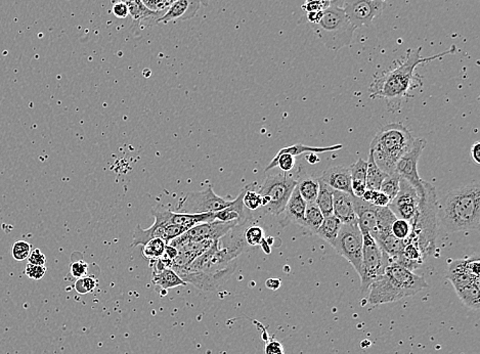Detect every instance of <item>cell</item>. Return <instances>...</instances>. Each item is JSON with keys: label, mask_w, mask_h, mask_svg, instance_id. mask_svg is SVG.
<instances>
[{"label": "cell", "mask_w": 480, "mask_h": 354, "mask_svg": "<svg viewBox=\"0 0 480 354\" xmlns=\"http://www.w3.org/2000/svg\"><path fill=\"white\" fill-rule=\"evenodd\" d=\"M244 232L232 237V243L221 246V240L214 242L205 253L196 258L186 269L175 271L186 283L203 291H216L235 271V260L245 250Z\"/></svg>", "instance_id": "obj_1"}, {"label": "cell", "mask_w": 480, "mask_h": 354, "mask_svg": "<svg viewBox=\"0 0 480 354\" xmlns=\"http://www.w3.org/2000/svg\"><path fill=\"white\" fill-rule=\"evenodd\" d=\"M421 50L422 47L409 49L406 59L397 68L383 73L380 77L375 79L371 85L372 98L387 100L388 109L392 112L397 111L401 106L402 100L408 97L409 91L417 88L416 81H420V78L416 77V68L421 64L429 63L434 59H440L447 54H454L456 47L452 45L451 49L427 58L421 57Z\"/></svg>", "instance_id": "obj_2"}, {"label": "cell", "mask_w": 480, "mask_h": 354, "mask_svg": "<svg viewBox=\"0 0 480 354\" xmlns=\"http://www.w3.org/2000/svg\"><path fill=\"white\" fill-rule=\"evenodd\" d=\"M438 225L449 234L479 230L480 184L472 182L452 189L438 200Z\"/></svg>", "instance_id": "obj_3"}, {"label": "cell", "mask_w": 480, "mask_h": 354, "mask_svg": "<svg viewBox=\"0 0 480 354\" xmlns=\"http://www.w3.org/2000/svg\"><path fill=\"white\" fill-rule=\"evenodd\" d=\"M428 287L424 276L416 275L397 262L390 261L385 273L370 285L368 302L377 306L397 302Z\"/></svg>", "instance_id": "obj_4"}, {"label": "cell", "mask_w": 480, "mask_h": 354, "mask_svg": "<svg viewBox=\"0 0 480 354\" xmlns=\"http://www.w3.org/2000/svg\"><path fill=\"white\" fill-rule=\"evenodd\" d=\"M424 194L420 199L417 216L411 223L410 236L404 243H413L418 247L425 260L435 251L438 237V196L433 184L423 180Z\"/></svg>", "instance_id": "obj_5"}, {"label": "cell", "mask_w": 480, "mask_h": 354, "mask_svg": "<svg viewBox=\"0 0 480 354\" xmlns=\"http://www.w3.org/2000/svg\"><path fill=\"white\" fill-rule=\"evenodd\" d=\"M415 138L401 123L386 125L377 132L370 146L374 161L386 175L395 173L397 161L413 146Z\"/></svg>", "instance_id": "obj_6"}, {"label": "cell", "mask_w": 480, "mask_h": 354, "mask_svg": "<svg viewBox=\"0 0 480 354\" xmlns=\"http://www.w3.org/2000/svg\"><path fill=\"white\" fill-rule=\"evenodd\" d=\"M315 34L324 47L331 50H339L351 47L356 28L343 8L328 6L320 13L319 18L312 23Z\"/></svg>", "instance_id": "obj_7"}, {"label": "cell", "mask_w": 480, "mask_h": 354, "mask_svg": "<svg viewBox=\"0 0 480 354\" xmlns=\"http://www.w3.org/2000/svg\"><path fill=\"white\" fill-rule=\"evenodd\" d=\"M296 184V179L283 171L267 175L257 191L262 197V207L273 216H281Z\"/></svg>", "instance_id": "obj_8"}, {"label": "cell", "mask_w": 480, "mask_h": 354, "mask_svg": "<svg viewBox=\"0 0 480 354\" xmlns=\"http://www.w3.org/2000/svg\"><path fill=\"white\" fill-rule=\"evenodd\" d=\"M363 234V264L361 273V291L370 289L373 283L381 278L385 273L386 267L392 261L388 255L383 252L374 237L368 232Z\"/></svg>", "instance_id": "obj_9"}, {"label": "cell", "mask_w": 480, "mask_h": 354, "mask_svg": "<svg viewBox=\"0 0 480 354\" xmlns=\"http://www.w3.org/2000/svg\"><path fill=\"white\" fill-rule=\"evenodd\" d=\"M332 247L338 254L343 256L354 267L358 276H361L363 264V234L358 221L349 225H342Z\"/></svg>", "instance_id": "obj_10"}, {"label": "cell", "mask_w": 480, "mask_h": 354, "mask_svg": "<svg viewBox=\"0 0 480 354\" xmlns=\"http://www.w3.org/2000/svg\"><path fill=\"white\" fill-rule=\"evenodd\" d=\"M232 201H226L214 193L211 186L202 191H191L178 201L175 210L178 213H216L225 209Z\"/></svg>", "instance_id": "obj_11"}, {"label": "cell", "mask_w": 480, "mask_h": 354, "mask_svg": "<svg viewBox=\"0 0 480 354\" xmlns=\"http://www.w3.org/2000/svg\"><path fill=\"white\" fill-rule=\"evenodd\" d=\"M235 227H239V225L235 223H223V221L219 220L200 223V225L189 228L180 237L169 242L168 244L175 247V248L180 249L187 244L193 243V242L205 241V240L216 241V240L223 239Z\"/></svg>", "instance_id": "obj_12"}, {"label": "cell", "mask_w": 480, "mask_h": 354, "mask_svg": "<svg viewBox=\"0 0 480 354\" xmlns=\"http://www.w3.org/2000/svg\"><path fill=\"white\" fill-rule=\"evenodd\" d=\"M425 147L426 141L424 138L415 139L410 150L397 161L395 166V172L414 187L420 198L424 194V186L418 173V161Z\"/></svg>", "instance_id": "obj_13"}, {"label": "cell", "mask_w": 480, "mask_h": 354, "mask_svg": "<svg viewBox=\"0 0 480 354\" xmlns=\"http://www.w3.org/2000/svg\"><path fill=\"white\" fill-rule=\"evenodd\" d=\"M385 8L383 0H345L343 11L354 28L370 26L373 20L382 13Z\"/></svg>", "instance_id": "obj_14"}, {"label": "cell", "mask_w": 480, "mask_h": 354, "mask_svg": "<svg viewBox=\"0 0 480 354\" xmlns=\"http://www.w3.org/2000/svg\"><path fill=\"white\" fill-rule=\"evenodd\" d=\"M420 199L414 187L401 177L399 194L388 207L397 218L404 219L411 225L419 209Z\"/></svg>", "instance_id": "obj_15"}, {"label": "cell", "mask_w": 480, "mask_h": 354, "mask_svg": "<svg viewBox=\"0 0 480 354\" xmlns=\"http://www.w3.org/2000/svg\"><path fill=\"white\" fill-rule=\"evenodd\" d=\"M187 230V228L172 225H160V223H154V225L147 228V230H144V228L137 225L136 230H134L131 246H144L153 239H161L168 244L169 242L172 241L175 237H180V235L184 234Z\"/></svg>", "instance_id": "obj_16"}, {"label": "cell", "mask_w": 480, "mask_h": 354, "mask_svg": "<svg viewBox=\"0 0 480 354\" xmlns=\"http://www.w3.org/2000/svg\"><path fill=\"white\" fill-rule=\"evenodd\" d=\"M155 223L160 225H172L178 227L187 228V230L197 225L204 223H211L216 220V213L186 214L173 212L171 210H152Z\"/></svg>", "instance_id": "obj_17"}, {"label": "cell", "mask_w": 480, "mask_h": 354, "mask_svg": "<svg viewBox=\"0 0 480 354\" xmlns=\"http://www.w3.org/2000/svg\"><path fill=\"white\" fill-rule=\"evenodd\" d=\"M202 4H207L208 0H177L167 8L161 17L158 18L155 24L192 19L200 10Z\"/></svg>", "instance_id": "obj_18"}, {"label": "cell", "mask_w": 480, "mask_h": 354, "mask_svg": "<svg viewBox=\"0 0 480 354\" xmlns=\"http://www.w3.org/2000/svg\"><path fill=\"white\" fill-rule=\"evenodd\" d=\"M319 179L335 191H343V193L353 196V189H351V167L344 165L333 166L324 170Z\"/></svg>", "instance_id": "obj_19"}, {"label": "cell", "mask_w": 480, "mask_h": 354, "mask_svg": "<svg viewBox=\"0 0 480 354\" xmlns=\"http://www.w3.org/2000/svg\"><path fill=\"white\" fill-rule=\"evenodd\" d=\"M353 208L356 212V220L361 232H368L374 236L377 230V206L370 204L362 198L354 197Z\"/></svg>", "instance_id": "obj_20"}, {"label": "cell", "mask_w": 480, "mask_h": 354, "mask_svg": "<svg viewBox=\"0 0 480 354\" xmlns=\"http://www.w3.org/2000/svg\"><path fill=\"white\" fill-rule=\"evenodd\" d=\"M306 206H308V203L301 197L297 187H295L283 212L284 218L281 221L282 227H287L290 223L304 227Z\"/></svg>", "instance_id": "obj_21"}, {"label": "cell", "mask_w": 480, "mask_h": 354, "mask_svg": "<svg viewBox=\"0 0 480 354\" xmlns=\"http://www.w3.org/2000/svg\"><path fill=\"white\" fill-rule=\"evenodd\" d=\"M247 187L242 189L235 200L225 209L216 212V220L223 221V223H235L239 225H244L248 223L249 216L247 214L246 208L243 204L244 194H245Z\"/></svg>", "instance_id": "obj_22"}, {"label": "cell", "mask_w": 480, "mask_h": 354, "mask_svg": "<svg viewBox=\"0 0 480 354\" xmlns=\"http://www.w3.org/2000/svg\"><path fill=\"white\" fill-rule=\"evenodd\" d=\"M353 196L334 189L333 216L339 219L342 225L356 223L353 208Z\"/></svg>", "instance_id": "obj_23"}, {"label": "cell", "mask_w": 480, "mask_h": 354, "mask_svg": "<svg viewBox=\"0 0 480 354\" xmlns=\"http://www.w3.org/2000/svg\"><path fill=\"white\" fill-rule=\"evenodd\" d=\"M351 189L354 197L362 198L367 189L365 178H367V161L358 159L351 166Z\"/></svg>", "instance_id": "obj_24"}, {"label": "cell", "mask_w": 480, "mask_h": 354, "mask_svg": "<svg viewBox=\"0 0 480 354\" xmlns=\"http://www.w3.org/2000/svg\"><path fill=\"white\" fill-rule=\"evenodd\" d=\"M296 187L299 194L306 203L315 202L319 193V179L310 177L306 172H298Z\"/></svg>", "instance_id": "obj_25"}, {"label": "cell", "mask_w": 480, "mask_h": 354, "mask_svg": "<svg viewBox=\"0 0 480 354\" xmlns=\"http://www.w3.org/2000/svg\"><path fill=\"white\" fill-rule=\"evenodd\" d=\"M152 283L164 292L172 288L187 285V283L172 269H165L160 273H153Z\"/></svg>", "instance_id": "obj_26"}, {"label": "cell", "mask_w": 480, "mask_h": 354, "mask_svg": "<svg viewBox=\"0 0 480 354\" xmlns=\"http://www.w3.org/2000/svg\"><path fill=\"white\" fill-rule=\"evenodd\" d=\"M122 1L127 4L129 15L136 23L146 22L148 20H150V22L151 20L156 22L158 13H161L148 10L141 0H122Z\"/></svg>", "instance_id": "obj_27"}, {"label": "cell", "mask_w": 480, "mask_h": 354, "mask_svg": "<svg viewBox=\"0 0 480 354\" xmlns=\"http://www.w3.org/2000/svg\"><path fill=\"white\" fill-rule=\"evenodd\" d=\"M342 223H340L339 219L336 218L334 216H326L322 223L321 227L317 228L315 235L322 237L327 243L334 245L336 239H337L338 234H339L340 228H341Z\"/></svg>", "instance_id": "obj_28"}, {"label": "cell", "mask_w": 480, "mask_h": 354, "mask_svg": "<svg viewBox=\"0 0 480 354\" xmlns=\"http://www.w3.org/2000/svg\"><path fill=\"white\" fill-rule=\"evenodd\" d=\"M456 293L460 297L464 305L469 306L472 309H479L480 307V290L479 283L472 282L469 284L455 287Z\"/></svg>", "instance_id": "obj_29"}, {"label": "cell", "mask_w": 480, "mask_h": 354, "mask_svg": "<svg viewBox=\"0 0 480 354\" xmlns=\"http://www.w3.org/2000/svg\"><path fill=\"white\" fill-rule=\"evenodd\" d=\"M397 219V216L390 207L377 208V230L373 236L374 240L384 235L392 234V227Z\"/></svg>", "instance_id": "obj_30"}, {"label": "cell", "mask_w": 480, "mask_h": 354, "mask_svg": "<svg viewBox=\"0 0 480 354\" xmlns=\"http://www.w3.org/2000/svg\"><path fill=\"white\" fill-rule=\"evenodd\" d=\"M319 193L315 201V204L320 208L324 217L333 216L334 189L321 179H319Z\"/></svg>", "instance_id": "obj_31"}, {"label": "cell", "mask_w": 480, "mask_h": 354, "mask_svg": "<svg viewBox=\"0 0 480 354\" xmlns=\"http://www.w3.org/2000/svg\"><path fill=\"white\" fill-rule=\"evenodd\" d=\"M387 175L377 166L371 153H369V158H368L367 161V178H365L367 189L379 191L381 184H382L383 180L385 179Z\"/></svg>", "instance_id": "obj_32"}, {"label": "cell", "mask_w": 480, "mask_h": 354, "mask_svg": "<svg viewBox=\"0 0 480 354\" xmlns=\"http://www.w3.org/2000/svg\"><path fill=\"white\" fill-rule=\"evenodd\" d=\"M342 145L330 146V147L317 148L310 147V146H305L303 143H295L290 147L283 148L280 150L278 154H290L293 157L300 156L304 153H315V154H323V153L335 152V151L341 150Z\"/></svg>", "instance_id": "obj_33"}, {"label": "cell", "mask_w": 480, "mask_h": 354, "mask_svg": "<svg viewBox=\"0 0 480 354\" xmlns=\"http://www.w3.org/2000/svg\"><path fill=\"white\" fill-rule=\"evenodd\" d=\"M324 216L322 213L320 208L317 206L315 202L308 203L305 210V217H304V227L308 228L312 234H315L317 228L321 227Z\"/></svg>", "instance_id": "obj_34"}, {"label": "cell", "mask_w": 480, "mask_h": 354, "mask_svg": "<svg viewBox=\"0 0 480 354\" xmlns=\"http://www.w3.org/2000/svg\"><path fill=\"white\" fill-rule=\"evenodd\" d=\"M167 243L161 239H153L143 246V255L148 260L158 259L165 252Z\"/></svg>", "instance_id": "obj_35"}, {"label": "cell", "mask_w": 480, "mask_h": 354, "mask_svg": "<svg viewBox=\"0 0 480 354\" xmlns=\"http://www.w3.org/2000/svg\"><path fill=\"white\" fill-rule=\"evenodd\" d=\"M399 182H401V177L395 172L392 173V175H388L385 179L383 180L382 184H381L379 191H382L384 195L387 196L390 203L394 200V198L399 194Z\"/></svg>", "instance_id": "obj_36"}, {"label": "cell", "mask_w": 480, "mask_h": 354, "mask_svg": "<svg viewBox=\"0 0 480 354\" xmlns=\"http://www.w3.org/2000/svg\"><path fill=\"white\" fill-rule=\"evenodd\" d=\"M254 184H249V186H247V189L243 197L244 206H245L246 209L250 210V211H254V210L259 209L262 205V197H260L259 194L252 189Z\"/></svg>", "instance_id": "obj_37"}, {"label": "cell", "mask_w": 480, "mask_h": 354, "mask_svg": "<svg viewBox=\"0 0 480 354\" xmlns=\"http://www.w3.org/2000/svg\"><path fill=\"white\" fill-rule=\"evenodd\" d=\"M362 199L377 207H387L390 204L387 196L384 195L382 191H374V189H365Z\"/></svg>", "instance_id": "obj_38"}, {"label": "cell", "mask_w": 480, "mask_h": 354, "mask_svg": "<svg viewBox=\"0 0 480 354\" xmlns=\"http://www.w3.org/2000/svg\"><path fill=\"white\" fill-rule=\"evenodd\" d=\"M244 237L248 246H259L264 239V230L258 225H253L244 230Z\"/></svg>", "instance_id": "obj_39"}, {"label": "cell", "mask_w": 480, "mask_h": 354, "mask_svg": "<svg viewBox=\"0 0 480 354\" xmlns=\"http://www.w3.org/2000/svg\"><path fill=\"white\" fill-rule=\"evenodd\" d=\"M411 230V223L401 218H397L393 223L392 227V234L393 236L397 237V239L402 240V241H406L408 239L409 236H410Z\"/></svg>", "instance_id": "obj_40"}, {"label": "cell", "mask_w": 480, "mask_h": 354, "mask_svg": "<svg viewBox=\"0 0 480 354\" xmlns=\"http://www.w3.org/2000/svg\"><path fill=\"white\" fill-rule=\"evenodd\" d=\"M97 287L98 281L89 276L78 278L74 285V289L76 290L77 293L81 294V295L91 293V292L95 291Z\"/></svg>", "instance_id": "obj_41"}, {"label": "cell", "mask_w": 480, "mask_h": 354, "mask_svg": "<svg viewBox=\"0 0 480 354\" xmlns=\"http://www.w3.org/2000/svg\"><path fill=\"white\" fill-rule=\"evenodd\" d=\"M31 251L32 246L28 242L18 241L13 244L11 253H13V259L17 260V261H24V260L28 259Z\"/></svg>", "instance_id": "obj_42"}, {"label": "cell", "mask_w": 480, "mask_h": 354, "mask_svg": "<svg viewBox=\"0 0 480 354\" xmlns=\"http://www.w3.org/2000/svg\"><path fill=\"white\" fill-rule=\"evenodd\" d=\"M88 264L83 260L74 261L70 266V273L73 278H80L88 276Z\"/></svg>", "instance_id": "obj_43"}, {"label": "cell", "mask_w": 480, "mask_h": 354, "mask_svg": "<svg viewBox=\"0 0 480 354\" xmlns=\"http://www.w3.org/2000/svg\"><path fill=\"white\" fill-rule=\"evenodd\" d=\"M47 273V267L45 266H35V264H28L25 269V273L32 280H41Z\"/></svg>", "instance_id": "obj_44"}, {"label": "cell", "mask_w": 480, "mask_h": 354, "mask_svg": "<svg viewBox=\"0 0 480 354\" xmlns=\"http://www.w3.org/2000/svg\"><path fill=\"white\" fill-rule=\"evenodd\" d=\"M113 11L114 16L119 19H125L129 16V11H128V8L127 4L122 1V0H117V1H114L113 0Z\"/></svg>", "instance_id": "obj_45"}, {"label": "cell", "mask_w": 480, "mask_h": 354, "mask_svg": "<svg viewBox=\"0 0 480 354\" xmlns=\"http://www.w3.org/2000/svg\"><path fill=\"white\" fill-rule=\"evenodd\" d=\"M28 261V264H35V266H45L47 257L41 252L40 249H35L30 253Z\"/></svg>", "instance_id": "obj_46"}, {"label": "cell", "mask_w": 480, "mask_h": 354, "mask_svg": "<svg viewBox=\"0 0 480 354\" xmlns=\"http://www.w3.org/2000/svg\"><path fill=\"white\" fill-rule=\"evenodd\" d=\"M265 354H285L282 344L276 340H271L265 344Z\"/></svg>", "instance_id": "obj_47"}, {"label": "cell", "mask_w": 480, "mask_h": 354, "mask_svg": "<svg viewBox=\"0 0 480 354\" xmlns=\"http://www.w3.org/2000/svg\"><path fill=\"white\" fill-rule=\"evenodd\" d=\"M471 159L476 164H480V143L475 141L471 147Z\"/></svg>", "instance_id": "obj_48"}, {"label": "cell", "mask_w": 480, "mask_h": 354, "mask_svg": "<svg viewBox=\"0 0 480 354\" xmlns=\"http://www.w3.org/2000/svg\"><path fill=\"white\" fill-rule=\"evenodd\" d=\"M281 281L279 280V278H269V280L265 282V285H267V288H269V290H273V291H276V290H278L279 288L281 287Z\"/></svg>", "instance_id": "obj_49"}, {"label": "cell", "mask_w": 480, "mask_h": 354, "mask_svg": "<svg viewBox=\"0 0 480 354\" xmlns=\"http://www.w3.org/2000/svg\"><path fill=\"white\" fill-rule=\"evenodd\" d=\"M327 1H328L329 6H336V8H342L345 0H327Z\"/></svg>", "instance_id": "obj_50"}, {"label": "cell", "mask_w": 480, "mask_h": 354, "mask_svg": "<svg viewBox=\"0 0 480 354\" xmlns=\"http://www.w3.org/2000/svg\"><path fill=\"white\" fill-rule=\"evenodd\" d=\"M306 159L308 160V163L310 164H315L319 162V158L317 157V154H315V153H308Z\"/></svg>", "instance_id": "obj_51"}, {"label": "cell", "mask_w": 480, "mask_h": 354, "mask_svg": "<svg viewBox=\"0 0 480 354\" xmlns=\"http://www.w3.org/2000/svg\"><path fill=\"white\" fill-rule=\"evenodd\" d=\"M260 246L262 247V249H264V251L267 254H271V246L267 244V240L264 239V241L262 242Z\"/></svg>", "instance_id": "obj_52"}, {"label": "cell", "mask_w": 480, "mask_h": 354, "mask_svg": "<svg viewBox=\"0 0 480 354\" xmlns=\"http://www.w3.org/2000/svg\"><path fill=\"white\" fill-rule=\"evenodd\" d=\"M175 1H177V0H165L167 6H170V4H172Z\"/></svg>", "instance_id": "obj_53"}, {"label": "cell", "mask_w": 480, "mask_h": 354, "mask_svg": "<svg viewBox=\"0 0 480 354\" xmlns=\"http://www.w3.org/2000/svg\"><path fill=\"white\" fill-rule=\"evenodd\" d=\"M372 1H377V0H372ZM383 1H385V0H383Z\"/></svg>", "instance_id": "obj_54"}]
</instances>
